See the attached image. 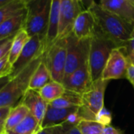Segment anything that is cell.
Here are the masks:
<instances>
[{
    "label": "cell",
    "instance_id": "obj_37",
    "mask_svg": "<svg viewBox=\"0 0 134 134\" xmlns=\"http://www.w3.org/2000/svg\"><path fill=\"white\" fill-rule=\"evenodd\" d=\"M14 36H12V37H14ZM12 37H10V38H7V39H5V40H0V47H1L4 43H6L10 38H12Z\"/></svg>",
    "mask_w": 134,
    "mask_h": 134
},
{
    "label": "cell",
    "instance_id": "obj_16",
    "mask_svg": "<svg viewBox=\"0 0 134 134\" xmlns=\"http://www.w3.org/2000/svg\"><path fill=\"white\" fill-rule=\"evenodd\" d=\"M60 4L61 0H52L51 2L48 29L45 40V51L58 40Z\"/></svg>",
    "mask_w": 134,
    "mask_h": 134
},
{
    "label": "cell",
    "instance_id": "obj_38",
    "mask_svg": "<svg viewBox=\"0 0 134 134\" xmlns=\"http://www.w3.org/2000/svg\"><path fill=\"white\" fill-rule=\"evenodd\" d=\"M5 132V130H4V125H0V134H3Z\"/></svg>",
    "mask_w": 134,
    "mask_h": 134
},
{
    "label": "cell",
    "instance_id": "obj_17",
    "mask_svg": "<svg viewBox=\"0 0 134 134\" xmlns=\"http://www.w3.org/2000/svg\"><path fill=\"white\" fill-rule=\"evenodd\" d=\"M27 12L14 16L0 25V40L15 36L24 28Z\"/></svg>",
    "mask_w": 134,
    "mask_h": 134
},
{
    "label": "cell",
    "instance_id": "obj_6",
    "mask_svg": "<svg viewBox=\"0 0 134 134\" xmlns=\"http://www.w3.org/2000/svg\"><path fill=\"white\" fill-rule=\"evenodd\" d=\"M67 53L66 37L57 40L43 54V62L51 74L53 81L62 83Z\"/></svg>",
    "mask_w": 134,
    "mask_h": 134
},
{
    "label": "cell",
    "instance_id": "obj_41",
    "mask_svg": "<svg viewBox=\"0 0 134 134\" xmlns=\"http://www.w3.org/2000/svg\"><path fill=\"white\" fill-rule=\"evenodd\" d=\"M3 134H8V133H7V132H4V133H3Z\"/></svg>",
    "mask_w": 134,
    "mask_h": 134
},
{
    "label": "cell",
    "instance_id": "obj_23",
    "mask_svg": "<svg viewBox=\"0 0 134 134\" xmlns=\"http://www.w3.org/2000/svg\"><path fill=\"white\" fill-rule=\"evenodd\" d=\"M27 12L26 4L19 0H14L11 3L0 8V25L7 20Z\"/></svg>",
    "mask_w": 134,
    "mask_h": 134
},
{
    "label": "cell",
    "instance_id": "obj_25",
    "mask_svg": "<svg viewBox=\"0 0 134 134\" xmlns=\"http://www.w3.org/2000/svg\"><path fill=\"white\" fill-rule=\"evenodd\" d=\"M81 134H103L104 126L95 121L82 120L78 124Z\"/></svg>",
    "mask_w": 134,
    "mask_h": 134
},
{
    "label": "cell",
    "instance_id": "obj_2",
    "mask_svg": "<svg viewBox=\"0 0 134 134\" xmlns=\"http://www.w3.org/2000/svg\"><path fill=\"white\" fill-rule=\"evenodd\" d=\"M43 54L32 62L17 76L10 78L5 87L0 91V107L13 108L21 103L29 89L33 73L43 60Z\"/></svg>",
    "mask_w": 134,
    "mask_h": 134
},
{
    "label": "cell",
    "instance_id": "obj_32",
    "mask_svg": "<svg viewBox=\"0 0 134 134\" xmlns=\"http://www.w3.org/2000/svg\"><path fill=\"white\" fill-rule=\"evenodd\" d=\"M103 134H123V132L118 128H115L112 125L104 126Z\"/></svg>",
    "mask_w": 134,
    "mask_h": 134
},
{
    "label": "cell",
    "instance_id": "obj_39",
    "mask_svg": "<svg viewBox=\"0 0 134 134\" xmlns=\"http://www.w3.org/2000/svg\"><path fill=\"white\" fill-rule=\"evenodd\" d=\"M19 1L27 5V4H28V3H29V2H31V1H32V0H19Z\"/></svg>",
    "mask_w": 134,
    "mask_h": 134
},
{
    "label": "cell",
    "instance_id": "obj_27",
    "mask_svg": "<svg viewBox=\"0 0 134 134\" xmlns=\"http://www.w3.org/2000/svg\"><path fill=\"white\" fill-rule=\"evenodd\" d=\"M112 121V114L105 107H103L96 114L95 121L103 125V126L110 125Z\"/></svg>",
    "mask_w": 134,
    "mask_h": 134
},
{
    "label": "cell",
    "instance_id": "obj_4",
    "mask_svg": "<svg viewBox=\"0 0 134 134\" xmlns=\"http://www.w3.org/2000/svg\"><path fill=\"white\" fill-rule=\"evenodd\" d=\"M52 0H32L26 5L24 29L29 36H40L46 40Z\"/></svg>",
    "mask_w": 134,
    "mask_h": 134
},
{
    "label": "cell",
    "instance_id": "obj_5",
    "mask_svg": "<svg viewBox=\"0 0 134 134\" xmlns=\"http://www.w3.org/2000/svg\"><path fill=\"white\" fill-rule=\"evenodd\" d=\"M108 83L109 81L99 78L82 94L81 106L77 111L82 120L95 121L96 114L104 107V95Z\"/></svg>",
    "mask_w": 134,
    "mask_h": 134
},
{
    "label": "cell",
    "instance_id": "obj_26",
    "mask_svg": "<svg viewBox=\"0 0 134 134\" xmlns=\"http://www.w3.org/2000/svg\"><path fill=\"white\" fill-rule=\"evenodd\" d=\"M53 134H81L77 125L64 123L61 125L54 127Z\"/></svg>",
    "mask_w": 134,
    "mask_h": 134
},
{
    "label": "cell",
    "instance_id": "obj_3",
    "mask_svg": "<svg viewBox=\"0 0 134 134\" xmlns=\"http://www.w3.org/2000/svg\"><path fill=\"white\" fill-rule=\"evenodd\" d=\"M116 47L111 40L98 31L90 40L88 65L92 82L101 78L110 54Z\"/></svg>",
    "mask_w": 134,
    "mask_h": 134
},
{
    "label": "cell",
    "instance_id": "obj_10",
    "mask_svg": "<svg viewBox=\"0 0 134 134\" xmlns=\"http://www.w3.org/2000/svg\"><path fill=\"white\" fill-rule=\"evenodd\" d=\"M129 60L121 48L116 47L111 51L101 78L104 81L126 78Z\"/></svg>",
    "mask_w": 134,
    "mask_h": 134
},
{
    "label": "cell",
    "instance_id": "obj_34",
    "mask_svg": "<svg viewBox=\"0 0 134 134\" xmlns=\"http://www.w3.org/2000/svg\"><path fill=\"white\" fill-rule=\"evenodd\" d=\"M54 133V127L43 128L39 130L36 134H53Z\"/></svg>",
    "mask_w": 134,
    "mask_h": 134
},
{
    "label": "cell",
    "instance_id": "obj_9",
    "mask_svg": "<svg viewBox=\"0 0 134 134\" xmlns=\"http://www.w3.org/2000/svg\"><path fill=\"white\" fill-rule=\"evenodd\" d=\"M83 10V7L77 0H61L58 40L65 38L73 32L75 20Z\"/></svg>",
    "mask_w": 134,
    "mask_h": 134
},
{
    "label": "cell",
    "instance_id": "obj_8",
    "mask_svg": "<svg viewBox=\"0 0 134 134\" xmlns=\"http://www.w3.org/2000/svg\"><path fill=\"white\" fill-rule=\"evenodd\" d=\"M45 52V39L40 36H31L24 47L21 53L12 65L10 78L14 77L21 73L25 67Z\"/></svg>",
    "mask_w": 134,
    "mask_h": 134
},
{
    "label": "cell",
    "instance_id": "obj_42",
    "mask_svg": "<svg viewBox=\"0 0 134 134\" xmlns=\"http://www.w3.org/2000/svg\"><path fill=\"white\" fill-rule=\"evenodd\" d=\"M132 2H133V3H134V0H132Z\"/></svg>",
    "mask_w": 134,
    "mask_h": 134
},
{
    "label": "cell",
    "instance_id": "obj_15",
    "mask_svg": "<svg viewBox=\"0 0 134 134\" xmlns=\"http://www.w3.org/2000/svg\"><path fill=\"white\" fill-rule=\"evenodd\" d=\"M79 107L73 108H55L48 104L45 116L41 124V129L56 127L64 124L69 116L78 110Z\"/></svg>",
    "mask_w": 134,
    "mask_h": 134
},
{
    "label": "cell",
    "instance_id": "obj_11",
    "mask_svg": "<svg viewBox=\"0 0 134 134\" xmlns=\"http://www.w3.org/2000/svg\"><path fill=\"white\" fill-rule=\"evenodd\" d=\"M62 85L66 90L73 91L80 94H83L86 92L92 85L88 65V58L73 74L65 77L62 81Z\"/></svg>",
    "mask_w": 134,
    "mask_h": 134
},
{
    "label": "cell",
    "instance_id": "obj_31",
    "mask_svg": "<svg viewBox=\"0 0 134 134\" xmlns=\"http://www.w3.org/2000/svg\"><path fill=\"white\" fill-rule=\"evenodd\" d=\"M11 109V107H0V125H4Z\"/></svg>",
    "mask_w": 134,
    "mask_h": 134
},
{
    "label": "cell",
    "instance_id": "obj_7",
    "mask_svg": "<svg viewBox=\"0 0 134 134\" xmlns=\"http://www.w3.org/2000/svg\"><path fill=\"white\" fill-rule=\"evenodd\" d=\"M90 40H79L73 32L66 37L67 53L64 78L73 74L88 58Z\"/></svg>",
    "mask_w": 134,
    "mask_h": 134
},
{
    "label": "cell",
    "instance_id": "obj_21",
    "mask_svg": "<svg viewBox=\"0 0 134 134\" xmlns=\"http://www.w3.org/2000/svg\"><path fill=\"white\" fill-rule=\"evenodd\" d=\"M29 39H30V36H29V34L24 29H21L14 36L13 41H12L11 47L9 52V60L11 65H13L16 62V60L19 57L24 47L25 46L26 43L29 41Z\"/></svg>",
    "mask_w": 134,
    "mask_h": 134
},
{
    "label": "cell",
    "instance_id": "obj_14",
    "mask_svg": "<svg viewBox=\"0 0 134 134\" xmlns=\"http://www.w3.org/2000/svg\"><path fill=\"white\" fill-rule=\"evenodd\" d=\"M99 4L129 24L134 25V3L132 0H99Z\"/></svg>",
    "mask_w": 134,
    "mask_h": 134
},
{
    "label": "cell",
    "instance_id": "obj_33",
    "mask_svg": "<svg viewBox=\"0 0 134 134\" xmlns=\"http://www.w3.org/2000/svg\"><path fill=\"white\" fill-rule=\"evenodd\" d=\"M77 1H78L81 4L84 10H88L91 7V5L95 3V0H77Z\"/></svg>",
    "mask_w": 134,
    "mask_h": 134
},
{
    "label": "cell",
    "instance_id": "obj_1",
    "mask_svg": "<svg viewBox=\"0 0 134 134\" xmlns=\"http://www.w3.org/2000/svg\"><path fill=\"white\" fill-rule=\"evenodd\" d=\"M88 10L94 16L96 31L111 40L118 47L124 48L129 41L133 25L96 2Z\"/></svg>",
    "mask_w": 134,
    "mask_h": 134
},
{
    "label": "cell",
    "instance_id": "obj_35",
    "mask_svg": "<svg viewBox=\"0 0 134 134\" xmlns=\"http://www.w3.org/2000/svg\"><path fill=\"white\" fill-rule=\"evenodd\" d=\"M10 80V76H7V77L0 78V91H1L5 87V85L9 82Z\"/></svg>",
    "mask_w": 134,
    "mask_h": 134
},
{
    "label": "cell",
    "instance_id": "obj_40",
    "mask_svg": "<svg viewBox=\"0 0 134 134\" xmlns=\"http://www.w3.org/2000/svg\"><path fill=\"white\" fill-rule=\"evenodd\" d=\"M132 62H134V54H130V55H129V56H127Z\"/></svg>",
    "mask_w": 134,
    "mask_h": 134
},
{
    "label": "cell",
    "instance_id": "obj_28",
    "mask_svg": "<svg viewBox=\"0 0 134 134\" xmlns=\"http://www.w3.org/2000/svg\"><path fill=\"white\" fill-rule=\"evenodd\" d=\"M12 72V65L9 60V54L0 60V78L10 76Z\"/></svg>",
    "mask_w": 134,
    "mask_h": 134
},
{
    "label": "cell",
    "instance_id": "obj_12",
    "mask_svg": "<svg viewBox=\"0 0 134 134\" xmlns=\"http://www.w3.org/2000/svg\"><path fill=\"white\" fill-rule=\"evenodd\" d=\"M96 32V25L94 16L89 10L81 11L77 17L73 33L79 40L92 39Z\"/></svg>",
    "mask_w": 134,
    "mask_h": 134
},
{
    "label": "cell",
    "instance_id": "obj_24",
    "mask_svg": "<svg viewBox=\"0 0 134 134\" xmlns=\"http://www.w3.org/2000/svg\"><path fill=\"white\" fill-rule=\"evenodd\" d=\"M40 125L37 120L29 114L14 129L7 132L8 134H36L40 130Z\"/></svg>",
    "mask_w": 134,
    "mask_h": 134
},
{
    "label": "cell",
    "instance_id": "obj_36",
    "mask_svg": "<svg viewBox=\"0 0 134 134\" xmlns=\"http://www.w3.org/2000/svg\"><path fill=\"white\" fill-rule=\"evenodd\" d=\"M12 1H14V0H0V8L6 6L7 4L11 3Z\"/></svg>",
    "mask_w": 134,
    "mask_h": 134
},
{
    "label": "cell",
    "instance_id": "obj_30",
    "mask_svg": "<svg viewBox=\"0 0 134 134\" xmlns=\"http://www.w3.org/2000/svg\"><path fill=\"white\" fill-rule=\"evenodd\" d=\"M129 63L127 66V71H126V78L129 80V81L132 84V85L134 88V62H132L129 58Z\"/></svg>",
    "mask_w": 134,
    "mask_h": 134
},
{
    "label": "cell",
    "instance_id": "obj_22",
    "mask_svg": "<svg viewBox=\"0 0 134 134\" xmlns=\"http://www.w3.org/2000/svg\"><path fill=\"white\" fill-rule=\"evenodd\" d=\"M38 92L42 98L49 104L50 103L61 97L65 92V88L62 83L52 81Z\"/></svg>",
    "mask_w": 134,
    "mask_h": 134
},
{
    "label": "cell",
    "instance_id": "obj_19",
    "mask_svg": "<svg viewBox=\"0 0 134 134\" xmlns=\"http://www.w3.org/2000/svg\"><path fill=\"white\" fill-rule=\"evenodd\" d=\"M82 102V94L66 90L64 94L58 99L50 103L49 105L55 108H73L80 107Z\"/></svg>",
    "mask_w": 134,
    "mask_h": 134
},
{
    "label": "cell",
    "instance_id": "obj_18",
    "mask_svg": "<svg viewBox=\"0 0 134 134\" xmlns=\"http://www.w3.org/2000/svg\"><path fill=\"white\" fill-rule=\"evenodd\" d=\"M51 74L47 68V65L43 62V58L42 62L40 63L36 70L33 73L29 83V89L40 91L47 84L52 81Z\"/></svg>",
    "mask_w": 134,
    "mask_h": 134
},
{
    "label": "cell",
    "instance_id": "obj_13",
    "mask_svg": "<svg viewBox=\"0 0 134 134\" xmlns=\"http://www.w3.org/2000/svg\"><path fill=\"white\" fill-rule=\"evenodd\" d=\"M21 103L27 107L30 114L35 117L41 128V124L45 116L48 103L42 98L39 92L29 88Z\"/></svg>",
    "mask_w": 134,
    "mask_h": 134
},
{
    "label": "cell",
    "instance_id": "obj_29",
    "mask_svg": "<svg viewBox=\"0 0 134 134\" xmlns=\"http://www.w3.org/2000/svg\"><path fill=\"white\" fill-rule=\"evenodd\" d=\"M121 49L124 51V53L126 54V56L134 54V25H133L132 30L131 32L129 41L127 42L125 47Z\"/></svg>",
    "mask_w": 134,
    "mask_h": 134
},
{
    "label": "cell",
    "instance_id": "obj_20",
    "mask_svg": "<svg viewBox=\"0 0 134 134\" xmlns=\"http://www.w3.org/2000/svg\"><path fill=\"white\" fill-rule=\"evenodd\" d=\"M30 114L29 109L23 103H20L16 107H13L5 121L4 130L7 132L14 129L17 125H18L29 114Z\"/></svg>",
    "mask_w": 134,
    "mask_h": 134
}]
</instances>
